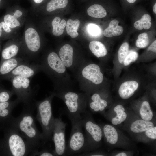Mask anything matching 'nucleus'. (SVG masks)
I'll list each match as a JSON object with an SVG mask.
<instances>
[{
  "label": "nucleus",
  "mask_w": 156,
  "mask_h": 156,
  "mask_svg": "<svg viewBox=\"0 0 156 156\" xmlns=\"http://www.w3.org/2000/svg\"><path fill=\"white\" fill-rule=\"evenodd\" d=\"M86 29L88 33L93 37L99 36L101 33V30L100 27L97 25L90 23L88 25Z\"/></svg>",
  "instance_id": "obj_35"
},
{
  "label": "nucleus",
  "mask_w": 156,
  "mask_h": 156,
  "mask_svg": "<svg viewBox=\"0 0 156 156\" xmlns=\"http://www.w3.org/2000/svg\"><path fill=\"white\" fill-rule=\"evenodd\" d=\"M116 156H126L127 154L125 152H121L115 155Z\"/></svg>",
  "instance_id": "obj_41"
},
{
  "label": "nucleus",
  "mask_w": 156,
  "mask_h": 156,
  "mask_svg": "<svg viewBox=\"0 0 156 156\" xmlns=\"http://www.w3.org/2000/svg\"><path fill=\"white\" fill-rule=\"evenodd\" d=\"M44 145L42 147V149L40 151L37 150L31 153V156H55L54 150L51 148L44 146Z\"/></svg>",
  "instance_id": "obj_34"
},
{
  "label": "nucleus",
  "mask_w": 156,
  "mask_h": 156,
  "mask_svg": "<svg viewBox=\"0 0 156 156\" xmlns=\"http://www.w3.org/2000/svg\"><path fill=\"white\" fill-rule=\"evenodd\" d=\"M89 47L92 53L98 58L105 56L107 54L106 47L100 41H92L90 43Z\"/></svg>",
  "instance_id": "obj_24"
},
{
  "label": "nucleus",
  "mask_w": 156,
  "mask_h": 156,
  "mask_svg": "<svg viewBox=\"0 0 156 156\" xmlns=\"http://www.w3.org/2000/svg\"><path fill=\"white\" fill-rule=\"evenodd\" d=\"M66 124L59 117L55 118L52 131V138L55 146L54 152L55 156L66 155L67 145L65 138V132Z\"/></svg>",
  "instance_id": "obj_10"
},
{
  "label": "nucleus",
  "mask_w": 156,
  "mask_h": 156,
  "mask_svg": "<svg viewBox=\"0 0 156 156\" xmlns=\"http://www.w3.org/2000/svg\"><path fill=\"white\" fill-rule=\"evenodd\" d=\"M31 5V10L34 13L45 0H29Z\"/></svg>",
  "instance_id": "obj_39"
},
{
  "label": "nucleus",
  "mask_w": 156,
  "mask_h": 156,
  "mask_svg": "<svg viewBox=\"0 0 156 156\" xmlns=\"http://www.w3.org/2000/svg\"><path fill=\"white\" fill-rule=\"evenodd\" d=\"M35 107V104L24 106L21 114L17 118L14 117L10 124L15 127L26 140L33 149L32 153L44 145L42 133L36 127L33 115Z\"/></svg>",
  "instance_id": "obj_1"
},
{
  "label": "nucleus",
  "mask_w": 156,
  "mask_h": 156,
  "mask_svg": "<svg viewBox=\"0 0 156 156\" xmlns=\"http://www.w3.org/2000/svg\"><path fill=\"white\" fill-rule=\"evenodd\" d=\"M40 65L41 70L52 75L63 73L66 70V66L59 55L53 51L47 54L42 60Z\"/></svg>",
  "instance_id": "obj_11"
},
{
  "label": "nucleus",
  "mask_w": 156,
  "mask_h": 156,
  "mask_svg": "<svg viewBox=\"0 0 156 156\" xmlns=\"http://www.w3.org/2000/svg\"><path fill=\"white\" fill-rule=\"evenodd\" d=\"M69 118L72 124L71 133L67 145L66 155H72L85 151L86 139L83 130L81 118Z\"/></svg>",
  "instance_id": "obj_7"
},
{
  "label": "nucleus",
  "mask_w": 156,
  "mask_h": 156,
  "mask_svg": "<svg viewBox=\"0 0 156 156\" xmlns=\"http://www.w3.org/2000/svg\"><path fill=\"white\" fill-rule=\"evenodd\" d=\"M21 37L19 36L9 39L3 48L0 62L17 57L21 53Z\"/></svg>",
  "instance_id": "obj_13"
},
{
  "label": "nucleus",
  "mask_w": 156,
  "mask_h": 156,
  "mask_svg": "<svg viewBox=\"0 0 156 156\" xmlns=\"http://www.w3.org/2000/svg\"><path fill=\"white\" fill-rule=\"evenodd\" d=\"M26 61L25 57H21L0 62V77L8 73L18 65Z\"/></svg>",
  "instance_id": "obj_17"
},
{
  "label": "nucleus",
  "mask_w": 156,
  "mask_h": 156,
  "mask_svg": "<svg viewBox=\"0 0 156 156\" xmlns=\"http://www.w3.org/2000/svg\"><path fill=\"white\" fill-rule=\"evenodd\" d=\"M139 112L142 119L147 121H151L152 119L153 113L148 101H144L142 102Z\"/></svg>",
  "instance_id": "obj_28"
},
{
  "label": "nucleus",
  "mask_w": 156,
  "mask_h": 156,
  "mask_svg": "<svg viewBox=\"0 0 156 156\" xmlns=\"http://www.w3.org/2000/svg\"><path fill=\"white\" fill-rule=\"evenodd\" d=\"M148 51H151L154 52H156V40H155L149 46Z\"/></svg>",
  "instance_id": "obj_40"
},
{
  "label": "nucleus",
  "mask_w": 156,
  "mask_h": 156,
  "mask_svg": "<svg viewBox=\"0 0 156 156\" xmlns=\"http://www.w3.org/2000/svg\"><path fill=\"white\" fill-rule=\"evenodd\" d=\"M83 77L94 84L98 85L102 83L103 75L99 66L95 64H91L85 67L82 70Z\"/></svg>",
  "instance_id": "obj_14"
},
{
  "label": "nucleus",
  "mask_w": 156,
  "mask_h": 156,
  "mask_svg": "<svg viewBox=\"0 0 156 156\" xmlns=\"http://www.w3.org/2000/svg\"><path fill=\"white\" fill-rule=\"evenodd\" d=\"M1 41H0V52L1 50Z\"/></svg>",
  "instance_id": "obj_45"
},
{
  "label": "nucleus",
  "mask_w": 156,
  "mask_h": 156,
  "mask_svg": "<svg viewBox=\"0 0 156 156\" xmlns=\"http://www.w3.org/2000/svg\"><path fill=\"white\" fill-rule=\"evenodd\" d=\"M146 135L148 138L153 139H156V127L154 126L145 131Z\"/></svg>",
  "instance_id": "obj_38"
},
{
  "label": "nucleus",
  "mask_w": 156,
  "mask_h": 156,
  "mask_svg": "<svg viewBox=\"0 0 156 156\" xmlns=\"http://www.w3.org/2000/svg\"><path fill=\"white\" fill-rule=\"evenodd\" d=\"M154 126V125L152 122L141 119L133 122L130 125V128L133 132L137 133L145 132Z\"/></svg>",
  "instance_id": "obj_21"
},
{
  "label": "nucleus",
  "mask_w": 156,
  "mask_h": 156,
  "mask_svg": "<svg viewBox=\"0 0 156 156\" xmlns=\"http://www.w3.org/2000/svg\"><path fill=\"white\" fill-rule=\"evenodd\" d=\"M119 22L116 19L112 20L110 23L108 27L104 31V36L108 37H111L121 35L123 32L122 27L118 25Z\"/></svg>",
  "instance_id": "obj_23"
},
{
  "label": "nucleus",
  "mask_w": 156,
  "mask_h": 156,
  "mask_svg": "<svg viewBox=\"0 0 156 156\" xmlns=\"http://www.w3.org/2000/svg\"><path fill=\"white\" fill-rule=\"evenodd\" d=\"M14 94L12 90L0 88V103L9 101Z\"/></svg>",
  "instance_id": "obj_36"
},
{
  "label": "nucleus",
  "mask_w": 156,
  "mask_h": 156,
  "mask_svg": "<svg viewBox=\"0 0 156 156\" xmlns=\"http://www.w3.org/2000/svg\"><path fill=\"white\" fill-rule=\"evenodd\" d=\"M12 84V91L24 106H31L35 103V92L32 89L30 79L22 76H14L10 80Z\"/></svg>",
  "instance_id": "obj_8"
},
{
  "label": "nucleus",
  "mask_w": 156,
  "mask_h": 156,
  "mask_svg": "<svg viewBox=\"0 0 156 156\" xmlns=\"http://www.w3.org/2000/svg\"><path fill=\"white\" fill-rule=\"evenodd\" d=\"M24 30L21 37L22 47L20 54L22 56L34 60L42 47V42L39 31L33 22L27 19Z\"/></svg>",
  "instance_id": "obj_2"
},
{
  "label": "nucleus",
  "mask_w": 156,
  "mask_h": 156,
  "mask_svg": "<svg viewBox=\"0 0 156 156\" xmlns=\"http://www.w3.org/2000/svg\"><path fill=\"white\" fill-rule=\"evenodd\" d=\"M68 3V0H50L47 3L45 9L47 12H51L57 9L65 8Z\"/></svg>",
  "instance_id": "obj_30"
},
{
  "label": "nucleus",
  "mask_w": 156,
  "mask_h": 156,
  "mask_svg": "<svg viewBox=\"0 0 156 156\" xmlns=\"http://www.w3.org/2000/svg\"><path fill=\"white\" fill-rule=\"evenodd\" d=\"M73 50L70 44H65L60 49L59 56L66 67H71L73 62Z\"/></svg>",
  "instance_id": "obj_19"
},
{
  "label": "nucleus",
  "mask_w": 156,
  "mask_h": 156,
  "mask_svg": "<svg viewBox=\"0 0 156 156\" xmlns=\"http://www.w3.org/2000/svg\"><path fill=\"white\" fill-rule=\"evenodd\" d=\"M153 10L155 14H156V3H155L153 7Z\"/></svg>",
  "instance_id": "obj_43"
},
{
  "label": "nucleus",
  "mask_w": 156,
  "mask_h": 156,
  "mask_svg": "<svg viewBox=\"0 0 156 156\" xmlns=\"http://www.w3.org/2000/svg\"><path fill=\"white\" fill-rule=\"evenodd\" d=\"M114 110L116 113V117L111 120V122L114 125L120 124L125 121L127 117V114L125 112V109L123 106L118 105L114 109Z\"/></svg>",
  "instance_id": "obj_26"
},
{
  "label": "nucleus",
  "mask_w": 156,
  "mask_h": 156,
  "mask_svg": "<svg viewBox=\"0 0 156 156\" xmlns=\"http://www.w3.org/2000/svg\"><path fill=\"white\" fill-rule=\"evenodd\" d=\"M66 21L65 20H61L60 18L58 16L54 17L51 23L52 32L53 35L58 36L62 34L64 32V29L66 26Z\"/></svg>",
  "instance_id": "obj_25"
},
{
  "label": "nucleus",
  "mask_w": 156,
  "mask_h": 156,
  "mask_svg": "<svg viewBox=\"0 0 156 156\" xmlns=\"http://www.w3.org/2000/svg\"><path fill=\"white\" fill-rule=\"evenodd\" d=\"M149 43V39L148 34L146 33L140 34L138 36V39L136 42L137 47L143 48L147 47Z\"/></svg>",
  "instance_id": "obj_32"
},
{
  "label": "nucleus",
  "mask_w": 156,
  "mask_h": 156,
  "mask_svg": "<svg viewBox=\"0 0 156 156\" xmlns=\"http://www.w3.org/2000/svg\"><path fill=\"white\" fill-rule=\"evenodd\" d=\"M80 24V21L78 19L73 20L68 19L66 24V31L68 35L73 38L77 37L79 34L77 30Z\"/></svg>",
  "instance_id": "obj_29"
},
{
  "label": "nucleus",
  "mask_w": 156,
  "mask_h": 156,
  "mask_svg": "<svg viewBox=\"0 0 156 156\" xmlns=\"http://www.w3.org/2000/svg\"><path fill=\"white\" fill-rule=\"evenodd\" d=\"M10 125L5 138L8 155L25 156L30 154L33 151V149L18 131Z\"/></svg>",
  "instance_id": "obj_5"
},
{
  "label": "nucleus",
  "mask_w": 156,
  "mask_h": 156,
  "mask_svg": "<svg viewBox=\"0 0 156 156\" xmlns=\"http://www.w3.org/2000/svg\"><path fill=\"white\" fill-rule=\"evenodd\" d=\"M88 14L93 18H99L105 17L107 15V12L105 8L101 5L95 4L88 9Z\"/></svg>",
  "instance_id": "obj_27"
},
{
  "label": "nucleus",
  "mask_w": 156,
  "mask_h": 156,
  "mask_svg": "<svg viewBox=\"0 0 156 156\" xmlns=\"http://www.w3.org/2000/svg\"><path fill=\"white\" fill-rule=\"evenodd\" d=\"M5 0H0V8H1L5 4Z\"/></svg>",
  "instance_id": "obj_42"
},
{
  "label": "nucleus",
  "mask_w": 156,
  "mask_h": 156,
  "mask_svg": "<svg viewBox=\"0 0 156 156\" xmlns=\"http://www.w3.org/2000/svg\"><path fill=\"white\" fill-rule=\"evenodd\" d=\"M19 35L18 31L15 30L8 27L0 18V41L6 39L16 38Z\"/></svg>",
  "instance_id": "obj_22"
},
{
  "label": "nucleus",
  "mask_w": 156,
  "mask_h": 156,
  "mask_svg": "<svg viewBox=\"0 0 156 156\" xmlns=\"http://www.w3.org/2000/svg\"><path fill=\"white\" fill-rule=\"evenodd\" d=\"M108 105L107 101L102 99L100 94L95 93L91 96L89 101L90 109L93 112H103Z\"/></svg>",
  "instance_id": "obj_18"
},
{
  "label": "nucleus",
  "mask_w": 156,
  "mask_h": 156,
  "mask_svg": "<svg viewBox=\"0 0 156 156\" xmlns=\"http://www.w3.org/2000/svg\"><path fill=\"white\" fill-rule=\"evenodd\" d=\"M129 45L127 42H125L120 47L118 52V58L119 62L122 64L128 55Z\"/></svg>",
  "instance_id": "obj_33"
},
{
  "label": "nucleus",
  "mask_w": 156,
  "mask_h": 156,
  "mask_svg": "<svg viewBox=\"0 0 156 156\" xmlns=\"http://www.w3.org/2000/svg\"><path fill=\"white\" fill-rule=\"evenodd\" d=\"M20 102L16 99L13 101H8L0 103V118L7 119L10 124L14 117L11 115L14 108Z\"/></svg>",
  "instance_id": "obj_16"
},
{
  "label": "nucleus",
  "mask_w": 156,
  "mask_h": 156,
  "mask_svg": "<svg viewBox=\"0 0 156 156\" xmlns=\"http://www.w3.org/2000/svg\"><path fill=\"white\" fill-rule=\"evenodd\" d=\"M64 101L67 107V114L68 118H81V115L86 111L87 97L77 92L68 91L55 93Z\"/></svg>",
  "instance_id": "obj_6"
},
{
  "label": "nucleus",
  "mask_w": 156,
  "mask_h": 156,
  "mask_svg": "<svg viewBox=\"0 0 156 156\" xmlns=\"http://www.w3.org/2000/svg\"><path fill=\"white\" fill-rule=\"evenodd\" d=\"M103 134L106 142L109 144L114 145L118 140V134L116 129L112 126L108 124L101 127Z\"/></svg>",
  "instance_id": "obj_20"
},
{
  "label": "nucleus",
  "mask_w": 156,
  "mask_h": 156,
  "mask_svg": "<svg viewBox=\"0 0 156 156\" xmlns=\"http://www.w3.org/2000/svg\"><path fill=\"white\" fill-rule=\"evenodd\" d=\"M28 12L25 9L15 5L8 8L1 18L8 27L18 31L25 24L27 19Z\"/></svg>",
  "instance_id": "obj_9"
},
{
  "label": "nucleus",
  "mask_w": 156,
  "mask_h": 156,
  "mask_svg": "<svg viewBox=\"0 0 156 156\" xmlns=\"http://www.w3.org/2000/svg\"><path fill=\"white\" fill-rule=\"evenodd\" d=\"M151 20L150 16L147 14H145L140 20L135 22L134 24V27L139 30H141L143 29H148L150 28L151 25Z\"/></svg>",
  "instance_id": "obj_31"
},
{
  "label": "nucleus",
  "mask_w": 156,
  "mask_h": 156,
  "mask_svg": "<svg viewBox=\"0 0 156 156\" xmlns=\"http://www.w3.org/2000/svg\"><path fill=\"white\" fill-rule=\"evenodd\" d=\"M127 1L130 3H133L135 2L136 0H127Z\"/></svg>",
  "instance_id": "obj_44"
},
{
  "label": "nucleus",
  "mask_w": 156,
  "mask_h": 156,
  "mask_svg": "<svg viewBox=\"0 0 156 156\" xmlns=\"http://www.w3.org/2000/svg\"><path fill=\"white\" fill-rule=\"evenodd\" d=\"M81 121L85 133V151H90L100 146L103 135L102 129L94 121L91 114L87 110L81 115Z\"/></svg>",
  "instance_id": "obj_4"
},
{
  "label": "nucleus",
  "mask_w": 156,
  "mask_h": 156,
  "mask_svg": "<svg viewBox=\"0 0 156 156\" xmlns=\"http://www.w3.org/2000/svg\"><path fill=\"white\" fill-rule=\"evenodd\" d=\"M138 86V83L134 80L123 82L120 85L118 90L120 96L124 100L129 99L134 94Z\"/></svg>",
  "instance_id": "obj_15"
},
{
  "label": "nucleus",
  "mask_w": 156,
  "mask_h": 156,
  "mask_svg": "<svg viewBox=\"0 0 156 156\" xmlns=\"http://www.w3.org/2000/svg\"><path fill=\"white\" fill-rule=\"evenodd\" d=\"M138 54L136 52H130L127 55L124 60V65L125 66H128L131 62L135 61L138 58Z\"/></svg>",
  "instance_id": "obj_37"
},
{
  "label": "nucleus",
  "mask_w": 156,
  "mask_h": 156,
  "mask_svg": "<svg viewBox=\"0 0 156 156\" xmlns=\"http://www.w3.org/2000/svg\"><path fill=\"white\" fill-rule=\"evenodd\" d=\"M41 70L40 64H30L26 61L18 65L8 73L0 77V79L10 80L17 76H22L30 79Z\"/></svg>",
  "instance_id": "obj_12"
},
{
  "label": "nucleus",
  "mask_w": 156,
  "mask_h": 156,
  "mask_svg": "<svg viewBox=\"0 0 156 156\" xmlns=\"http://www.w3.org/2000/svg\"><path fill=\"white\" fill-rule=\"evenodd\" d=\"M54 96L53 93L42 101H35L37 111L36 118L42 129V133L43 144L51 140L52 138V131L55 118L53 115L51 101Z\"/></svg>",
  "instance_id": "obj_3"
}]
</instances>
